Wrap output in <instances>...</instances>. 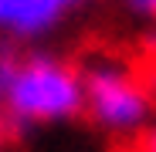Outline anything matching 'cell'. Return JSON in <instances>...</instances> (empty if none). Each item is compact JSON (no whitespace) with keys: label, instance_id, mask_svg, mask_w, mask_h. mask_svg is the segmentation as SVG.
Wrapping results in <instances>:
<instances>
[{"label":"cell","instance_id":"obj_6","mask_svg":"<svg viewBox=\"0 0 156 152\" xmlns=\"http://www.w3.org/2000/svg\"><path fill=\"white\" fill-rule=\"evenodd\" d=\"M0 132H4V112H0Z\"/></svg>","mask_w":156,"mask_h":152},{"label":"cell","instance_id":"obj_2","mask_svg":"<svg viewBox=\"0 0 156 152\" xmlns=\"http://www.w3.org/2000/svg\"><path fill=\"white\" fill-rule=\"evenodd\" d=\"M82 95L92 122L112 135L139 132L153 115L149 88L139 81L136 71L112 58H95L82 68Z\"/></svg>","mask_w":156,"mask_h":152},{"label":"cell","instance_id":"obj_5","mask_svg":"<svg viewBox=\"0 0 156 152\" xmlns=\"http://www.w3.org/2000/svg\"><path fill=\"white\" fill-rule=\"evenodd\" d=\"M139 152H156V125H149L143 142H139Z\"/></svg>","mask_w":156,"mask_h":152},{"label":"cell","instance_id":"obj_4","mask_svg":"<svg viewBox=\"0 0 156 152\" xmlns=\"http://www.w3.org/2000/svg\"><path fill=\"white\" fill-rule=\"evenodd\" d=\"M129 10L139 14V17H156V0H126Z\"/></svg>","mask_w":156,"mask_h":152},{"label":"cell","instance_id":"obj_1","mask_svg":"<svg viewBox=\"0 0 156 152\" xmlns=\"http://www.w3.org/2000/svg\"><path fill=\"white\" fill-rule=\"evenodd\" d=\"M0 112L14 129L71 122L85 112L82 71L58 54L0 58Z\"/></svg>","mask_w":156,"mask_h":152},{"label":"cell","instance_id":"obj_3","mask_svg":"<svg viewBox=\"0 0 156 152\" xmlns=\"http://www.w3.org/2000/svg\"><path fill=\"white\" fill-rule=\"evenodd\" d=\"M85 0H0V27L17 37H37Z\"/></svg>","mask_w":156,"mask_h":152}]
</instances>
